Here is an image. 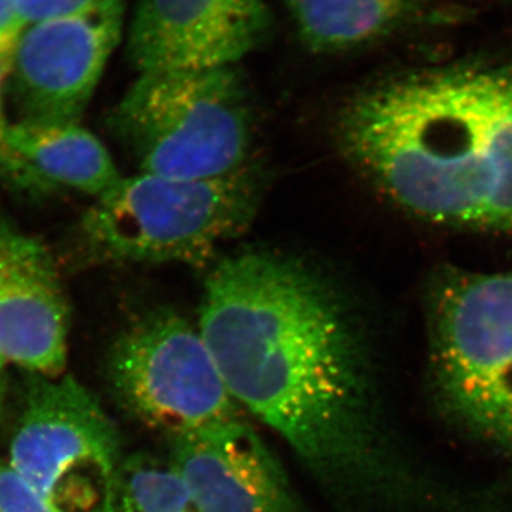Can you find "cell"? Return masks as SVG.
<instances>
[{
	"label": "cell",
	"instance_id": "obj_19",
	"mask_svg": "<svg viewBox=\"0 0 512 512\" xmlns=\"http://www.w3.org/2000/svg\"><path fill=\"white\" fill-rule=\"evenodd\" d=\"M6 367L8 363L0 356V407L5 402L6 392H8V376H6Z\"/></svg>",
	"mask_w": 512,
	"mask_h": 512
},
{
	"label": "cell",
	"instance_id": "obj_9",
	"mask_svg": "<svg viewBox=\"0 0 512 512\" xmlns=\"http://www.w3.org/2000/svg\"><path fill=\"white\" fill-rule=\"evenodd\" d=\"M269 25L265 0H137L127 55L138 73L235 66Z\"/></svg>",
	"mask_w": 512,
	"mask_h": 512
},
{
	"label": "cell",
	"instance_id": "obj_10",
	"mask_svg": "<svg viewBox=\"0 0 512 512\" xmlns=\"http://www.w3.org/2000/svg\"><path fill=\"white\" fill-rule=\"evenodd\" d=\"M69 305L55 258L39 239L0 220V356L35 376L60 377Z\"/></svg>",
	"mask_w": 512,
	"mask_h": 512
},
{
	"label": "cell",
	"instance_id": "obj_13",
	"mask_svg": "<svg viewBox=\"0 0 512 512\" xmlns=\"http://www.w3.org/2000/svg\"><path fill=\"white\" fill-rule=\"evenodd\" d=\"M303 42L316 52L363 45L402 22L419 0H286Z\"/></svg>",
	"mask_w": 512,
	"mask_h": 512
},
{
	"label": "cell",
	"instance_id": "obj_5",
	"mask_svg": "<svg viewBox=\"0 0 512 512\" xmlns=\"http://www.w3.org/2000/svg\"><path fill=\"white\" fill-rule=\"evenodd\" d=\"M431 308L441 403L468 430L512 451V272L451 276Z\"/></svg>",
	"mask_w": 512,
	"mask_h": 512
},
{
	"label": "cell",
	"instance_id": "obj_14",
	"mask_svg": "<svg viewBox=\"0 0 512 512\" xmlns=\"http://www.w3.org/2000/svg\"><path fill=\"white\" fill-rule=\"evenodd\" d=\"M117 512H200L173 461L136 456L123 461L117 480Z\"/></svg>",
	"mask_w": 512,
	"mask_h": 512
},
{
	"label": "cell",
	"instance_id": "obj_8",
	"mask_svg": "<svg viewBox=\"0 0 512 512\" xmlns=\"http://www.w3.org/2000/svg\"><path fill=\"white\" fill-rule=\"evenodd\" d=\"M126 0L26 26L8 80L18 121L80 123L123 35Z\"/></svg>",
	"mask_w": 512,
	"mask_h": 512
},
{
	"label": "cell",
	"instance_id": "obj_3",
	"mask_svg": "<svg viewBox=\"0 0 512 512\" xmlns=\"http://www.w3.org/2000/svg\"><path fill=\"white\" fill-rule=\"evenodd\" d=\"M259 185L249 168L224 177L121 178L84 214L90 254L113 264L205 266L254 218Z\"/></svg>",
	"mask_w": 512,
	"mask_h": 512
},
{
	"label": "cell",
	"instance_id": "obj_16",
	"mask_svg": "<svg viewBox=\"0 0 512 512\" xmlns=\"http://www.w3.org/2000/svg\"><path fill=\"white\" fill-rule=\"evenodd\" d=\"M0 512H53L39 494L0 460Z\"/></svg>",
	"mask_w": 512,
	"mask_h": 512
},
{
	"label": "cell",
	"instance_id": "obj_1",
	"mask_svg": "<svg viewBox=\"0 0 512 512\" xmlns=\"http://www.w3.org/2000/svg\"><path fill=\"white\" fill-rule=\"evenodd\" d=\"M198 329L238 406L330 490L387 501L410 490L362 333L318 272L274 252L228 256L205 282Z\"/></svg>",
	"mask_w": 512,
	"mask_h": 512
},
{
	"label": "cell",
	"instance_id": "obj_15",
	"mask_svg": "<svg viewBox=\"0 0 512 512\" xmlns=\"http://www.w3.org/2000/svg\"><path fill=\"white\" fill-rule=\"evenodd\" d=\"M5 77L0 72V180L13 190L28 191L30 194H45L53 190L42 177L35 173L28 163L15 153L9 143L10 124L3 103Z\"/></svg>",
	"mask_w": 512,
	"mask_h": 512
},
{
	"label": "cell",
	"instance_id": "obj_11",
	"mask_svg": "<svg viewBox=\"0 0 512 512\" xmlns=\"http://www.w3.org/2000/svg\"><path fill=\"white\" fill-rule=\"evenodd\" d=\"M171 461L200 512H302L284 470L241 417L173 439Z\"/></svg>",
	"mask_w": 512,
	"mask_h": 512
},
{
	"label": "cell",
	"instance_id": "obj_2",
	"mask_svg": "<svg viewBox=\"0 0 512 512\" xmlns=\"http://www.w3.org/2000/svg\"><path fill=\"white\" fill-rule=\"evenodd\" d=\"M338 137L357 170L410 214L512 229V66L380 84L343 110Z\"/></svg>",
	"mask_w": 512,
	"mask_h": 512
},
{
	"label": "cell",
	"instance_id": "obj_18",
	"mask_svg": "<svg viewBox=\"0 0 512 512\" xmlns=\"http://www.w3.org/2000/svg\"><path fill=\"white\" fill-rule=\"evenodd\" d=\"M25 28L16 0H0V72L5 80H8L13 55Z\"/></svg>",
	"mask_w": 512,
	"mask_h": 512
},
{
	"label": "cell",
	"instance_id": "obj_7",
	"mask_svg": "<svg viewBox=\"0 0 512 512\" xmlns=\"http://www.w3.org/2000/svg\"><path fill=\"white\" fill-rule=\"evenodd\" d=\"M107 372L124 410L171 439L239 419L200 329L171 309L128 326L110 350Z\"/></svg>",
	"mask_w": 512,
	"mask_h": 512
},
{
	"label": "cell",
	"instance_id": "obj_12",
	"mask_svg": "<svg viewBox=\"0 0 512 512\" xmlns=\"http://www.w3.org/2000/svg\"><path fill=\"white\" fill-rule=\"evenodd\" d=\"M9 143L53 188L64 185L99 198L123 178L107 148L80 123L15 121Z\"/></svg>",
	"mask_w": 512,
	"mask_h": 512
},
{
	"label": "cell",
	"instance_id": "obj_4",
	"mask_svg": "<svg viewBox=\"0 0 512 512\" xmlns=\"http://www.w3.org/2000/svg\"><path fill=\"white\" fill-rule=\"evenodd\" d=\"M140 173L205 180L245 167L251 116L235 66L138 73L111 114Z\"/></svg>",
	"mask_w": 512,
	"mask_h": 512
},
{
	"label": "cell",
	"instance_id": "obj_6",
	"mask_svg": "<svg viewBox=\"0 0 512 512\" xmlns=\"http://www.w3.org/2000/svg\"><path fill=\"white\" fill-rule=\"evenodd\" d=\"M8 463L53 512H117L119 433L72 376L30 379Z\"/></svg>",
	"mask_w": 512,
	"mask_h": 512
},
{
	"label": "cell",
	"instance_id": "obj_17",
	"mask_svg": "<svg viewBox=\"0 0 512 512\" xmlns=\"http://www.w3.org/2000/svg\"><path fill=\"white\" fill-rule=\"evenodd\" d=\"M97 0H16L25 26L64 16L76 15L94 5Z\"/></svg>",
	"mask_w": 512,
	"mask_h": 512
}]
</instances>
